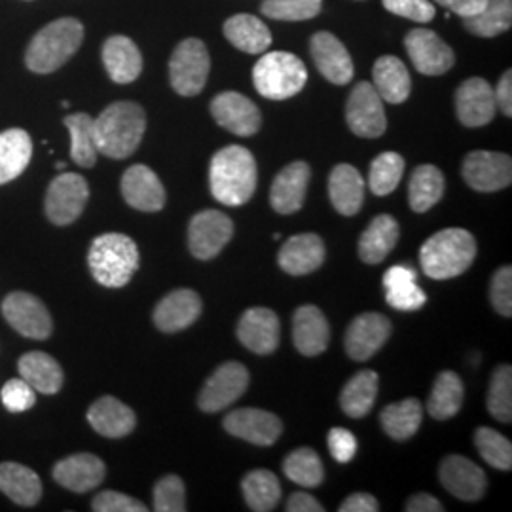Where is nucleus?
Segmentation results:
<instances>
[{"instance_id": "obj_7", "label": "nucleus", "mask_w": 512, "mask_h": 512, "mask_svg": "<svg viewBox=\"0 0 512 512\" xmlns=\"http://www.w3.org/2000/svg\"><path fill=\"white\" fill-rule=\"evenodd\" d=\"M211 71V57L202 40L186 38L169 59V82L183 97L202 92Z\"/></svg>"}, {"instance_id": "obj_51", "label": "nucleus", "mask_w": 512, "mask_h": 512, "mask_svg": "<svg viewBox=\"0 0 512 512\" xmlns=\"http://www.w3.org/2000/svg\"><path fill=\"white\" fill-rule=\"evenodd\" d=\"M0 397H2L4 408H6L8 412H14V414L27 412V410H31V408L35 406V403H37V393H35V389L27 384L23 378L6 382L4 387H2Z\"/></svg>"}, {"instance_id": "obj_45", "label": "nucleus", "mask_w": 512, "mask_h": 512, "mask_svg": "<svg viewBox=\"0 0 512 512\" xmlns=\"http://www.w3.org/2000/svg\"><path fill=\"white\" fill-rule=\"evenodd\" d=\"M283 471L289 480L302 488H317L325 478L323 461L311 448H298L291 452L283 461Z\"/></svg>"}, {"instance_id": "obj_29", "label": "nucleus", "mask_w": 512, "mask_h": 512, "mask_svg": "<svg viewBox=\"0 0 512 512\" xmlns=\"http://www.w3.org/2000/svg\"><path fill=\"white\" fill-rule=\"evenodd\" d=\"M103 65L116 84H131L141 76L143 55L131 38L114 35L103 44Z\"/></svg>"}, {"instance_id": "obj_15", "label": "nucleus", "mask_w": 512, "mask_h": 512, "mask_svg": "<svg viewBox=\"0 0 512 512\" xmlns=\"http://www.w3.org/2000/svg\"><path fill=\"white\" fill-rule=\"evenodd\" d=\"M211 114L220 128L238 135L251 137L262 126V116L255 103L238 92H222L211 101Z\"/></svg>"}, {"instance_id": "obj_17", "label": "nucleus", "mask_w": 512, "mask_h": 512, "mask_svg": "<svg viewBox=\"0 0 512 512\" xmlns=\"http://www.w3.org/2000/svg\"><path fill=\"white\" fill-rule=\"evenodd\" d=\"M389 336H391L389 319L382 313L368 311L351 321L346 332V351L353 361L363 363L372 359L380 349L384 348Z\"/></svg>"}, {"instance_id": "obj_3", "label": "nucleus", "mask_w": 512, "mask_h": 512, "mask_svg": "<svg viewBox=\"0 0 512 512\" xmlns=\"http://www.w3.org/2000/svg\"><path fill=\"white\" fill-rule=\"evenodd\" d=\"M82 40L84 25L78 19H55L42 27L27 46L25 65L33 73H55L80 50Z\"/></svg>"}, {"instance_id": "obj_1", "label": "nucleus", "mask_w": 512, "mask_h": 512, "mask_svg": "<svg viewBox=\"0 0 512 512\" xmlns=\"http://www.w3.org/2000/svg\"><path fill=\"white\" fill-rule=\"evenodd\" d=\"M147 129V114L133 101L112 103L93 120V135L97 152L112 158L126 160L143 141Z\"/></svg>"}, {"instance_id": "obj_8", "label": "nucleus", "mask_w": 512, "mask_h": 512, "mask_svg": "<svg viewBox=\"0 0 512 512\" xmlns=\"http://www.w3.org/2000/svg\"><path fill=\"white\" fill-rule=\"evenodd\" d=\"M88 200V181L78 173H61L46 192V217L57 226H69L84 213Z\"/></svg>"}, {"instance_id": "obj_18", "label": "nucleus", "mask_w": 512, "mask_h": 512, "mask_svg": "<svg viewBox=\"0 0 512 512\" xmlns=\"http://www.w3.org/2000/svg\"><path fill=\"white\" fill-rule=\"evenodd\" d=\"M310 52L317 71L336 86H346L353 80L355 67L348 48L332 33L321 31L311 37Z\"/></svg>"}, {"instance_id": "obj_24", "label": "nucleus", "mask_w": 512, "mask_h": 512, "mask_svg": "<svg viewBox=\"0 0 512 512\" xmlns=\"http://www.w3.org/2000/svg\"><path fill=\"white\" fill-rule=\"evenodd\" d=\"M279 319L268 308H251L238 323L239 342L256 355H270L279 346Z\"/></svg>"}, {"instance_id": "obj_20", "label": "nucleus", "mask_w": 512, "mask_h": 512, "mask_svg": "<svg viewBox=\"0 0 512 512\" xmlns=\"http://www.w3.org/2000/svg\"><path fill=\"white\" fill-rule=\"evenodd\" d=\"M495 95L492 86L484 78L465 80L456 92V114L467 128H482L494 120Z\"/></svg>"}, {"instance_id": "obj_53", "label": "nucleus", "mask_w": 512, "mask_h": 512, "mask_svg": "<svg viewBox=\"0 0 512 512\" xmlns=\"http://www.w3.org/2000/svg\"><path fill=\"white\" fill-rule=\"evenodd\" d=\"M490 300L495 311L503 317L512 315V268L503 266L495 272L490 287Z\"/></svg>"}, {"instance_id": "obj_52", "label": "nucleus", "mask_w": 512, "mask_h": 512, "mask_svg": "<svg viewBox=\"0 0 512 512\" xmlns=\"http://www.w3.org/2000/svg\"><path fill=\"white\" fill-rule=\"evenodd\" d=\"M382 4L387 12L416 23H429L437 16V10L429 0H382Z\"/></svg>"}, {"instance_id": "obj_48", "label": "nucleus", "mask_w": 512, "mask_h": 512, "mask_svg": "<svg viewBox=\"0 0 512 512\" xmlns=\"http://www.w3.org/2000/svg\"><path fill=\"white\" fill-rule=\"evenodd\" d=\"M486 406L495 420L501 423L512 421V368L501 365L495 368L494 376L490 380L488 401Z\"/></svg>"}, {"instance_id": "obj_4", "label": "nucleus", "mask_w": 512, "mask_h": 512, "mask_svg": "<svg viewBox=\"0 0 512 512\" xmlns=\"http://www.w3.org/2000/svg\"><path fill=\"white\" fill-rule=\"evenodd\" d=\"M476 258V241L463 228H446L421 245V268L431 279H452L465 274Z\"/></svg>"}, {"instance_id": "obj_34", "label": "nucleus", "mask_w": 512, "mask_h": 512, "mask_svg": "<svg viewBox=\"0 0 512 512\" xmlns=\"http://www.w3.org/2000/svg\"><path fill=\"white\" fill-rule=\"evenodd\" d=\"M33 158V141L25 129L0 133V184L12 183L27 169Z\"/></svg>"}, {"instance_id": "obj_14", "label": "nucleus", "mask_w": 512, "mask_h": 512, "mask_svg": "<svg viewBox=\"0 0 512 512\" xmlns=\"http://www.w3.org/2000/svg\"><path fill=\"white\" fill-rule=\"evenodd\" d=\"M404 46L416 71L427 76L448 73L456 63L454 50L435 31L429 29L410 31L404 38Z\"/></svg>"}, {"instance_id": "obj_16", "label": "nucleus", "mask_w": 512, "mask_h": 512, "mask_svg": "<svg viewBox=\"0 0 512 512\" xmlns=\"http://www.w3.org/2000/svg\"><path fill=\"white\" fill-rule=\"evenodd\" d=\"M224 429L236 439L256 446H272L283 433V423L268 410L238 408L224 418Z\"/></svg>"}, {"instance_id": "obj_49", "label": "nucleus", "mask_w": 512, "mask_h": 512, "mask_svg": "<svg viewBox=\"0 0 512 512\" xmlns=\"http://www.w3.org/2000/svg\"><path fill=\"white\" fill-rule=\"evenodd\" d=\"M323 0H264L260 12L277 21H306L321 12Z\"/></svg>"}, {"instance_id": "obj_33", "label": "nucleus", "mask_w": 512, "mask_h": 512, "mask_svg": "<svg viewBox=\"0 0 512 512\" xmlns=\"http://www.w3.org/2000/svg\"><path fill=\"white\" fill-rule=\"evenodd\" d=\"M0 492L16 505L35 507L42 497V482L37 473L21 463H0Z\"/></svg>"}, {"instance_id": "obj_2", "label": "nucleus", "mask_w": 512, "mask_h": 512, "mask_svg": "<svg viewBox=\"0 0 512 512\" xmlns=\"http://www.w3.org/2000/svg\"><path fill=\"white\" fill-rule=\"evenodd\" d=\"M258 183V167L251 150L230 145L219 150L209 169L211 194L217 202L228 207H239L249 202Z\"/></svg>"}, {"instance_id": "obj_9", "label": "nucleus", "mask_w": 512, "mask_h": 512, "mask_svg": "<svg viewBox=\"0 0 512 512\" xmlns=\"http://www.w3.org/2000/svg\"><path fill=\"white\" fill-rule=\"evenodd\" d=\"M249 387V370L238 361L220 365L203 385L198 406L205 414H217L236 403Z\"/></svg>"}, {"instance_id": "obj_41", "label": "nucleus", "mask_w": 512, "mask_h": 512, "mask_svg": "<svg viewBox=\"0 0 512 512\" xmlns=\"http://www.w3.org/2000/svg\"><path fill=\"white\" fill-rule=\"evenodd\" d=\"M241 490L249 509L255 512L274 511L281 499L279 478L268 469H255L247 473L241 482Z\"/></svg>"}, {"instance_id": "obj_11", "label": "nucleus", "mask_w": 512, "mask_h": 512, "mask_svg": "<svg viewBox=\"0 0 512 512\" xmlns=\"http://www.w3.org/2000/svg\"><path fill=\"white\" fill-rule=\"evenodd\" d=\"M234 236V222L215 209L194 215L188 226V249L198 260H211L220 255Z\"/></svg>"}, {"instance_id": "obj_23", "label": "nucleus", "mask_w": 512, "mask_h": 512, "mask_svg": "<svg viewBox=\"0 0 512 512\" xmlns=\"http://www.w3.org/2000/svg\"><path fill=\"white\" fill-rule=\"evenodd\" d=\"M311 169L306 162H293L283 167L272 184L270 203L279 215H294L302 209L310 184Z\"/></svg>"}, {"instance_id": "obj_13", "label": "nucleus", "mask_w": 512, "mask_h": 512, "mask_svg": "<svg viewBox=\"0 0 512 512\" xmlns=\"http://www.w3.org/2000/svg\"><path fill=\"white\" fill-rule=\"evenodd\" d=\"M461 175L476 192H499L511 186V156L490 150L469 152L463 160Z\"/></svg>"}, {"instance_id": "obj_40", "label": "nucleus", "mask_w": 512, "mask_h": 512, "mask_svg": "<svg viewBox=\"0 0 512 512\" xmlns=\"http://www.w3.org/2000/svg\"><path fill=\"white\" fill-rule=\"evenodd\" d=\"M463 395V382L458 374L452 370L440 372L427 401V410L431 418L439 421L454 418L463 406Z\"/></svg>"}, {"instance_id": "obj_37", "label": "nucleus", "mask_w": 512, "mask_h": 512, "mask_svg": "<svg viewBox=\"0 0 512 512\" xmlns=\"http://www.w3.org/2000/svg\"><path fill=\"white\" fill-rule=\"evenodd\" d=\"M21 378L38 393L55 395L63 387V370L52 355L44 351L25 353L18 363Z\"/></svg>"}, {"instance_id": "obj_36", "label": "nucleus", "mask_w": 512, "mask_h": 512, "mask_svg": "<svg viewBox=\"0 0 512 512\" xmlns=\"http://www.w3.org/2000/svg\"><path fill=\"white\" fill-rule=\"evenodd\" d=\"M401 236L399 222L391 215H378L359 239V256L366 264H380L395 249Z\"/></svg>"}, {"instance_id": "obj_25", "label": "nucleus", "mask_w": 512, "mask_h": 512, "mask_svg": "<svg viewBox=\"0 0 512 512\" xmlns=\"http://www.w3.org/2000/svg\"><path fill=\"white\" fill-rule=\"evenodd\" d=\"M107 467L93 454H74L61 459L54 467L55 482L76 494H86L101 486Z\"/></svg>"}, {"instance_id": "obj_12", "label": "nucleus", "mask_w": 512, "mask_h": 512, "mask_svg": "<svg viewBox=\"0 0 512 512\" xmlns=\"http://www.w3.org/2000/svg\"><path fill=\"white\" fill-rule=\"evenodd\" d=\"M348 126L357 137L378 139L387 129L384 99L370 82H359L349 95L346 107Z\"/></svg>"}, {"instance_id": "obj_59", "label": "nucleus", "mask_w": 512, "mask_h": 512, "mask_svg": "<svg viewBox=\"0 0 512 512\" xmlns=\"http://www.w3.org/2000/svg\"><path fill=\"white\" fill-rule=\"evenodd\" d=\"M437 2L461 18H471L486 6L488 0H437Z\"/></svg>"}, {"instance_id": "obj_32", "label": "nucleus", "mask_w": 512, "mask_h": 512, "mask_svg": "<svg viewBox=\"0 0 512 512\" xmlns=\"http://www.w3.org/2000/svg\"><path fill=\"white\" fill-rule=\"evenodd\" d=\"M418 275L410 266H391L384 275L385 300L399 311H418L427 296L416 283Z\"/></svg>"}, {"instance_id": "obj_61", "label": "nucleus", "mask_w": 512, "mask_h": 512, "mask_svg": "<svg viewBox=\"0 0 512 512\" xmlns=\"http://www.w3.org/2000/svg\"><path fill=\"white\" fill-rule=\"evenodd\" d=\"M55 167H57V169H65V167H67V164H65V162H57V164H55Z\"/></svg>"}, {"instance_id": "obj_28", "label": "nucleus", "mask_w": 512, "mask_h": 512, "mask_svg": "<svg viewBox=\"0 0 512 512\" xmlns=\"http://www.w3.org/2000/svg\"><path fill=\"white\" fill-rule=\"evenodd\" d=\"M88 421L99 435L107 439H124L129 433H133L137 416L128 404L107 395L90 406Z\"/></svg>"}, {"instance_id": "obj_10", "label": "nucleus", "mask_w": 512, "mask_h": 512, "mask_svg": "<svg viewBox=\"0 0 512 512\" xmlns=\"http://www.w3.org/2000/svg\"><path fill=\"white\" fill-rule=\"evenodd\" d=\"M2 315L25 338L46 340L54 330L50 311L35 294H8L2 302Z\"/></svg>"}, {"instance_id": "obj_35", "label": "nucleus", "mask_w": 512, "mask_h": 512, "mask_svg": "<svg viewBox=\"0 0 512 512\" xmlns=\"http://www.w3.org/2000/svg\"><path fill=\"white\" fill-rule=\"evenodd\" d=\"M224 37L245 54H264L272 44L268 25L251 14H238L228 19L224 23Z\"/></svg>"}, {"instance_id": "obj_38", "label": "nucleus", "mask_w": 512, "mask_h": 512, "mask_svg": "<svg viewBox=\"0 0 512 512\" xmlns=\"http://www.w3.org/2000/svg\"><path fill=\"white\" fill-rule=\"evenodd\" d=\"M444 175L437 165H420L408 183V202L414 213H427L444 196Z\"/></svg>"}, {"instance_id": "obj_60", "label": "nucleus", "mask_w": 512, "mask_h": 512, "mask_svg": "<svg viewBox=\"0 0 512 512\" xmlns=\"http://www.w3.org/2000/svg\"><path fill=\"white\" fill-rule=\"evenodd\" d=\"M408 512H442L444 507L437 497L429 494H416L406 503Z\"/></svg>"}, {"instance_id": "obj_22", "label": "nucleus", "mask_w": 512, "mask_h": 512, "mask_svg": "<svg viewBox=\"0 0 512 512\" xmlns=\"http://www.w3.org/2000/svg\"><path fill=\"white\" fill-rule=\"evenodd\" d=\"M202 315V298L192 289H177L164 296L154 310V325L173 334L192 327Z\"/></svg>"}, {"instance_id": "obj_54", "label": "nucleus", "mask_w": 512, "mask_h": 512, "mask_svg": "<svg viewBox=\"0 0 512 512\" xmlns=\"http://www.w3.org/2000/svg\"><path fill=\"white\" fill-rule=\"evenodd\" d=\"M92 509L95 512H147V505L120 492H101L95 495Z\"/></svg>"}, {"instance_id": "obj_21", "label": "nucleus", "mask_w": 512, "mask_h": 512, "mask_svg": "<svg viewBox=\"0 0 512 512\" xmlns=\"http://www.w3.org/2000/svg\"><path fill=\"white\" fill-rule=\"evenodd\" d=\"M122 196L137 211L156 213L165 205V188L147 165H131L122 177Z\"/></svg>"}, {"instance_id": "obj_46", "label": "nucleus", "mask_w": 512, "mask_h": 512, "mask_svg": "<svg viewBox=\"0 0 512 512\" xmlns=\"http://www.w3.org/2000/svg\"><path fill=\"white\" fill-rule=\"evenodd\" d=\"M404 160L397 152H384L374 158L368 173V186L372 194L387 196L391 194L403 179Z\"/></svg>"}, {"instance_id": "obj_58", "label": "nucleus", "mask_w": 512, "mask_h": 512, "mask_svg": "<svg viewBox=\"0 0 512 512\" xmlns=\"http://www.w3.org/2000/svg\"><path fill=\"white\" fill-rule=\"evenodd\" d=\"M287 512H323L325 507L308 492H296V494L289 497L287 505H285Z\"/></svg>"}, {"instance_id": "obj_43", "label": "nucleus", "mask_w": 512, "mask_h": 512, "mask_svg": "<svg viewBox=\"0 0 512 512\" xmlns=\"http://www.w3.org/2000/svg\"><path fill=\"white\" fill-rule=\"evenodd\" d=\"M512 0H488L471 18H463L465 29L475 37L494 38L511 29Z\"/></svg>"}, {"instance_id": "obj_50", "label": "nucleus", "mask_w": 512, "mask_h": 512, "mask_svg": "<svg viewBox=\"0 0 512 512\" xmlns=\"http://www.w3.org/2000/svg\"><path fill=\"white\" fill-rule=\"evenodd\" d=\"M154 511H186V490H184V482L179 476L167 475L156 482V486H154Z\"/></svg>"}, {"instance_id": "obj_55", "label": "nucleus", "mask_w": 512, "mask_h": 512, "mask_svg": "<svg viewBox=\"0 0 512 512\" xmlns=\"http://www.w3.org/2000/svg\"><path fill=\"white\" fill-rule=\"evenodd\" d=\"M327 442H329L330 456L340 463H348L357 454V439L344 427H332Z\"/></svg>"}, {"instance_id": "obj_57", "label": "nucleus", "mask_w": 512, "mask_h": 512, "mask_svg": "<svg viewBox=\"0 0 512 512\" xmlns=\"http://www.w3.org/2000/svg\"><path fill=\"white\" fill-rule=\"evenodd\" d=\"M495 95V105H497V109L501 110L507 118H511L512 116V73L511 71H507V73L501 76V80H499V84H497V88L494 90Z\"/></svg>"}, {"instance_id": "obj_6", "label": "nucleus", "mask_w": 512, "mask_h": 512, "mask_svg": "<svg viewBox=\"0 0 512 512\" xmlns=\"http://www.w3.org/2000/svg\"><path fill=\"white\" fill-rule=\"evenodd\" d=\"M256 92L272 101L291 99L308 82V71L300 57L289 52H270L253 69Z\"/></svg>"}, {"instance_id": "obj_30", "label": "nucleus", "mask_w": 512, "mask_h": 512, "mask_svg": "<svg viewBox=\"0 0 512 512\" xmlns=\"http://www.w3.org/2000/svg\"><path fill=\"white\" fill-rule=\"evenodd\" d=\"M329 196L340 215L353 217L365 202V179L353 165H336L329 177Z\"/></svg>"}, {"instance_id": "obj_31", "label": "nucleus", "mask_w": 512, "mask_h": 512, "mask_svg": "<svg viewBox=\"0 0 512 512\" xmlns=\"http://www.w3.org/2000/svg\"><path fill=\"white\" fill-rule=\"evenodd\" d=\"M372 86L376 88L378 95L391 103L401 105L412 92V80L403 61L395 55H384L374 63L372 71Z\"/></svg>"}, {"instance_id": "obj_39", "label": "nucleus", "mask_w": 512, "mask_h": 512, "mask_svg": "<svg viewBox=\"0 0 512 512\" xmlns=\"http://www.w3.org/2000/svg\"><path fill=\"white\" fill-rule=\"evenodd\" d=\"M380 376L374 370H361L340 393V406L349 418H365L378 397Z\"/></svg>"}, {"instance_id": "obj_19", "label": "nucleus", "mask_w": 512, "mask_h": 512, "mask_svg": "<svg viewBox=\"0 0 512 512\" xmlns=\"http://www.w3.org/2000/svg\"><path fill=\"white\" fill-rule=\"evenodd\" d=\"M440 484L461 501H478L486 494V473L475 461L463 456H448L439 467Z\"/></svg>"}, {"instance_id": "obj_47", "label": "nucleus", "mask_w": 512, "mask_h": 512, "mask_svg": "<svg viewBox=\"0 0 512 512\" xmlns=\"http://www.w3.org/2000/svg\"><path fill=\"white\" fill-rule=\"evenodd\" d=\"M475 444L478 454L482 459L499 471H511L512 469V444L511 440L503 437L490 427H478L475 433Z\"/></svg>"}, {"instance_id": "obj_5", "label": "nucleus", "mask_w": 512, "mask_h": 512, "mask_svg": "<svg viewBox=\"0 0 512 512\" xmlns=\"http://www.w3.org/2000/svg\"><path fill=\"white\" fill-rule=\"evenodd\" d=\"M88 264L99 285L122 289L139 270V249L124 234H103L93 239Z\"/></svg>"}, {"instance_id": "obj_42", "label": "nucleus", "mask_w": 512, "mask_h": 512, "mask_svg": "<svg viewBox=\"0 0 512 512\" xmlns=\"http://www.w3.org/2000/svg\"><path fill=\"white\" fill-rule=\"evenodd\" d=\"M423 406L418 399H404L401 403L385 406L380 421L385 433L393 440H408L420 429Z\"/></svg>"}, {"instance_id": "obj_26", "label": "nucleus", "mask_w": 512, "mask_h": 512, "mask_svg": "<svg viewBox=\"0 0 512 512\" xmlns=\"http://www.w3.org/2000/svg\"><path fill=\"white\" fill-rule=\"evenodd\" d=\"M277 262L289 275L311 274L325 262V243L317 234H298L283 243Z\"/></svg>"}, {"instance_id": "obj_44", "label": "nucleus", "mask_w": 512, "mask_h": 512, "mask_svg": "<svg viewBox=\"0 0 512 512\" xmlns=\"http://www.w3.org/2000/svg\"><path fill=\"white\" fill-rule=\"evenodd\" d=\"M63 122L71 133V158L74 164L90 169L99 156L95 135H93L92 116L86 112H76V114H69Z\"/></svg>"}, {"instance_id": "obj_27", "label": "nucleus", "mask_w": 512, "mask_h": 512, "mask_svg": "<svg viewBox=\"0 0 512 512\" xmlns=\"http://www.w3.org/2000/svg\"><path fill=\"white\" fill-rule=\"evenodd\" d=\"M293 340L296 349L306 357H317L329 348L330 327L327 317L317 306H300L293 319Z\"/></svg>"}, {"instance_id": "obj_56", "label": "nucleus", "mask_w": 512, "mask_h": 512, "mask_svg": "<svg viewBox=\"0 0 512 512\" xmlns=\"http://www.w3.org/2000/svg\"><path fill=\"white\" fill-rule=\"evenodd\" d=\"M380 503L374 495L359 492V494L349 495L348 499L340 505V512H378Z\"/></svg>"}]
</instances>
